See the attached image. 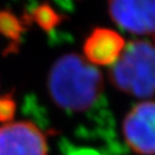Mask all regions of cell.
I'll return each instance as SVG.
<instances>
[{"mask_svg": "<svg viewBox=\"0 0 155 155\" xmlns=\"http://www.w3.org/2000/svg\"><path fill=\"white\" fill-rule=\"evenodd\" d=\"M16 104L13 98V93L5 94L0 97V122L5 123L13 120L15 115Z\"/></svg>", "mask_w": 155, "mask_h": 155, "instance_id": "obj_9", "label": "cell"}, {"mask_svg": "<svg viewBox=\"0 0 155 155\" xmlns=\"http://www.w3.org/2000/svg\"><path fill=\"white\" fill-rule=\"evenodd\" d=\"M23 18L27 24L30 22L36 23L40 29H43L46 32H50L51 30L61 24L64 17L59 12H56L50 4H40Z\"/></svg>", "mask_w": 155, "mask_h": 155, "instance_id": "obj_8", "label": "cell"}, {"mask_svg": "<svg viewBox=\"0 0 155 155\" xmlns=\"http://www.w3.org/2000/svg\"><path fill=\"white\" fill-rule=\"evenodd\" d=\"M47 140L37 125L28 121L0 127V155H47Z\"/></svg>", "mask_w": 155, "mask_h": 155, "instance_id": "obj_5", "label": "cell"}, {"mask_svg": "<svg viewBox=\"0 0 155 155\" xmlns=\"http://www.w3.org/2000/svg\"><path fill=\"white\" fill-rule=\"evenodd\" d=\"M123 136L134 153L155 155V101L140 102L127 113Z\"/></svg>", "mask_w": 155, "mask_h": 155, "instance_id": "obj_4", "label": "cell"}, {"mask_svg": "<svg viewBox=\"0 0 155 155\" xmlns=\"http://www.w3.org/2000/svg\"><path fill=\"white\" fill-rule=\"evenodd\" d=\"M27 22L8 9L0 11V35L9 40V51H17Z\"/></svg>", "mask_w": 155, "mask_h": 155, "instance_id": "obj_7", "label": "cell"}, {"mask_svg": "<svg viewBox=\"0 0 155 155\" xmlns=\"http://www.w3.org/2000/svg\"><path fill=\"white\" fill-rule=\"evenodd\" d=\"M104 77L98 68L76 53H67L50 69L47 90L51 100L69 114L95 113L105 105Z\"/></svg>", "mask_w": 155, "mask_h": 155, "instance_id": "obj_1", "label": "cell"}, {"mask_svg": "<svg viewBox=\"0 0 155 155\" xmlns=\"http://www.w3.org/2000/svg\"><path fill=\"white\" fill-rule=\"evenodd\" d=\"M109 79L117 90L133 97L155 95V40L144 38L125 44L110 66Z\"/></svg>", "mask_w": 155, "mask_h": 155, "instance_id": "obj_2", "label": "cell"}, {"mask_svg": "<svg viewBox=\"0 0 155 155\" xmlns=\"http://www.w3.org/2000/svg\"><path fill=\"white\" fill-rule=\"evenodd\" d=\"M125 47L123 36L116 30L105 27L92 29L83 44L84 58L93 66H111Z\"/></svg>", "mask_w": 155, "mask_h": 155, "instance_id": "obj_6", "label": "cell"}, {"mask_svg": "<svg viewBox=\"0 0 155 155\" xmlns=\"http://www.w3.org/2000/svg\"><path fill=\"white\" fill-rule=\"evenodd\" d=\"M107 11L121 30L155 40V0H107Z\"/></svg>", "mask_w": 155, "mask_h": 155, "instance_id": "obj_3", "label": "cell"}]
</instances>
